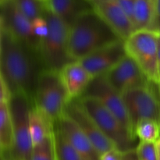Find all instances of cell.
<instances>
[{
  "mask_svg": "<svg viewBox=\"0 0 160 160\" xmlns=\"http://www.w3.org/2000/svg\"><path fill=\"white\" fill-rule=\"evenodd\" d=\"M34 101L23 92L12 94L9 102L14 131V146L1 157L13 160H31L33 143L30 131V112Z\"/></svg>",
  "mask_w": 160,
  "mask_h": 160,
  "instance_id": "cell-6",
  "label": "cell"
},
{
  "mask_svg": "<svg viewBox=\"0 0 160 160\" xmlns=\"http://www.w3.org/2000/svg\"><path fill=\"white\" fill-rule=\"evenodd\" d=\"M88 2L89 3H91V4H92V6L93 4H95V3H96V2H99V1H101V0H87Z\"/></svg>",
  "mask_w": 160,
  "mask_h": 160,
  "instance_id": "cell-33",
  "label": "cell"
},
{
  "mask_svg": "<svg viewBox=\"0 0 160 160\" xmlns=\"http://www.w3.org/2000/svg\"><path fill=\"white\" fill-rule=\"evenodd\" d=\"M122 152L117 148H112L101 156V160H121Z\"/></svg>",
  "mask_w": 160,
  "mask_h": 160,
  "instance_id": "cell-29",
  "label": "cell"
},
{
  "mask_svg": "<svg viewBox=\"0 0 160 160\" xmlns=\"http://www.w3.org/2000/svg\"><path fill=\"white\" fill-rule=\"evenodd\" d=\"M122 96L128 110L134 137L136 126L143 119L155 120L160 124L159 82L151 81L147 87L132 89L123 93Z\"/></svg>",
  "mask_w": 160,
  "mask_h": 160,
  "instance_id": "cell-7",
  "label": "cell"
},
{
  "mask_svg": "<svg viewBox=\"0 0 160 160\" xmlns=\"http://www.w3.org/2000/svg\"><path fill=\"white\" fill-rule=\"evenodd\" d=\"M117 1L134 24V10L136 0H117Z\"/></svg>",
  "mask_w": 160,
  "mask_h": 160,
  "instance_id": "cell-27",
  "label": "cell"
},
{
  "mask_svg": "<svg viewBox=\"0 0 160 160\" xmlns=\"http://www.w3.org/2000/svg\"><path fill=\"white\" fill-rule=\"evenodd\" d=\"M81 97H91L99 101L118 118L134 136L123 96L109 84L105 75L92 78Z\"/></svg>",
  "mask_w": 160,
  "mask_h": 160,
  "instance_id": "cell-9",
  "label": "cell"
},
{
  "mask_svg": "<svg viewBox=\"0 0 160 160\" xmlns=\"http://www.w3.org/2000/svg\"><path fill=\"white\" fill-rule=\"evenodd\" d=\"M31 160H56L54 131L40 143L34 145Z\"/></svg>",
  "mask_w": 160,
  "mask_h": 160,
  "instance_id": "cell-22",
  "label": "cell"
},
{
  "mask_svg": "<svg viewBox=\"0 0 160 160\" xmlns=\"http://www.w3.org/2000/svg\"><path fill=\"white\" fill-rule=\"evenodd\" d=\"M120 40L118 34L93 9H88L81 12L70 27L69 55L73 60L79 61Z\"/></svg>",
  "mask_w": 160,
  "mask_h": 160,
  "instance_id": "cell-2",
  "label": "cell"
},
{
  "mask_svg": "<svg viewBox=\"0 0 160 160\" xmlns=\"http://www.w3.org/2000/svg\"><path fill=\"white\" fill-rule=\"evenodd\" d=\"M41 2H45V3H46L47 2V1H48V0H40Z\"/></svg>",
  "mask_w": 160,
  "mask_h": 160,
  "instance_id": "cell-35",
  "label": "cell"
},
{
  "mask_svg": "<svg viewBox=\"0 0 160 160\" xmlns=\"http://www.w3.org/2000/svg\"><path fill=\"white\" fill-rule=\"evenodd\" d=\"M0 146L1 155H8L14 146V131L8 102H0Z\"/></svg>",
  "mask_w": 160,
  "mask_h": 160,
  "instance_id": "cell-18",
  "label": "cell"
},
{
  "mask_svg": "<svg viewBox=\"0 0 160 160\" xmlns=\"http://www.w3.org/2000/svg\"><path fill=\"white\" fill-rule=\"evenodd\" d=\"M1 160H13V159H9V158H5V157H1Z\"/></svg>",
  "mask_w": 160,
  "mask_h": 160,
  "instance_id": "cell-34",
  "label": "cell"
},
{
  "mask_svg": "<svg viewBox=\"0 0 160 160\" xmlns=\"http://www.w3.org/2000/svg\"><path fill=\"white\" fill-rule=\"evenodd\" d=\"M153 1H154V2H155V0H153Z\"/></svg>",
  "mask_w": 160,
  "mask_h": 160,
  "instance_id": "cell-38",
  "label": "cell"
},
{
  "mask_svg": "<svg viewBox=\"0 0 160 160\" xmlns=\"http://www.w3.org/2000/svg\"><path fill=\"white\" fill-rule=\"evenodd\" d=\"M14 1L21 12L31 21L42 17L45 5V2H42L40 0H14Z\"/></svg>",
  "mask_w": 160,
  "mask_h": 160,
  "instance_id": "cell-24",
  "label": "cell"
},
{
  "mask_svg": "<svg viewBox=\"0 0 160 160\" xmlns=\"http://www.w3.org/2000/svg\"><path fill=\"white\" fill-rule=\"evenodd\" d=\"M79 102L95 121L102 132L121 152L136 149L138 143L124 125L99 101L91 97H81Z\"/></svg>",
  "mask_w": 160,
  "mask_h": 160,
  "instance_id": "cell-5",
  "label": "cell"
},
{
  "mask_svg": "<svg viewBox=\"0 0 160 160\" xmlns=\"http://www.w3.org/2000/svg\"><path fill=\"white\" fill-rule=\"evenodd\" d=\"M42 17L46 20L48 30L41 41L38 55L44 69L59 71L64 66L73 62L69 55L68 38L70 27L53 13L45 3Z\"/></svg>",
  "mask_w": 160,
  "mask_h": 160,
  "instance_id": "cell-3",
  "label": "cell"
},
{
  "mask_svg": "<svg viewBox=\"0 0 160 160\" xmlns=\"http://www.w3.org/2000/svg\"><path fill=\"white\" fill-rule=\"evenodd\" d=\"M46 5L53 13L62 19L69 27L71 26L81 12L93 9L85 6V3L81 0H48Z\"/></svg>",
  "mask_w": 160,
  "mask_h": 160,
  "instance_id": "cell-17",
  "label": "cell"
},
{
  "mask_svg": "<svg viewBox=\"0 0 160 160\" xmlns=\"http://www.w3.org/2000/svg\"><path fill=\"white\" fill-rule=\"evenodd\" d=\"M92 7L124 42L134 32L132 21L117 0H101Z\"/></svg>",
  "mask_w": 160,
  "mask_h": 160,
  "instance_id": "cell-14",
  "label": "cell"
},
{
  "mask_svg": "<svg viewBox=\"0 0 160 160\" xmlns=\"http://www.w3.org/2000/svg\"><path fill=\"white\" fill-rule=\"evenodd\" d=\"M121 160H140L138 156L136 149H131L129 151L122 152Z\"/></svg>",
  "mask_w": 160,
  "mask_h": 160,
  "instance_id": "cell-30",
  "label": "cell"
},
{
  "mask_svg": "<svg viewBox=\"0 0 160 160\" xmlns=\"http://www.w3.org/2000/svg\"><path fill=\"white\" fill-rule=\"evenodd\" d=\"M105 77L120 95L132 89L147 87L151 81L128 55L106 73Z\"/></svg>",
  "mask_w": 160,
  "mask_h": 160,
  "instance_id": "cell-11",
  "label": "cell"
},
{
  "mask_svg": "<svg viewBox=\"0 0 160 160\" xmlns=\"http://www.w3.org/2000/svg\"><path fill=\"white\" fill-rule=\"evenodd\" d=\"M159 88H160V82H159Z\"/></svg>",
  "mask_w": 160,
  "mask_h": 160,
  "instance_id": "cell-37",
  "label": "cell"
},
{
  "mask_svg": "<svg viewBox=\"0 0 160 160\" xmlns=\"http://www.w3.org/2000/svg\"><path fill=\"white\" fill-rule=\"evenodd\" d=\"M158 78H159V82H160V34L159 35V40H158Z\"/></svg>",
  "mask_w": 160,
  "mask_h": 160,
  "instance_id": "cell-31",
  "label": "cell"
},
{
  "mask_svg": "<svg viewBox=\"0 0 160 160\" xmlns=\"http://www.w3.org/2000/svg\"><path fill=\"white\" fill-rule=\"evenodd\" d=\"M1 28L38 53L40 42L34 35L32 23L19 9L14 0L1 2Z\"/></svg>",
  "mask_w": 160,
  "mask_h": 160,
  "instance_id": "cell-10",
  "label": "cell"
},
{
  "mask_svg": "<svg viewBox=\"0 0 160 160\" xmlns=\"http://www.w3.org/2000/svg\"><path fill=\"white\" fill-rule=\"evenodd\" d=\"M156 145H157V151H158V156L157 160H160V138L156 142Z\"/></svg>",
  "mask_w": 160,
  "mask_h": 160,
  "instance_id": "cell-32",
  "label": "cell"
},
{
  "mask_svg": "<svg viewBox=\"0 0 160 160\" xmlns=\"http://www.w3.org/2000/svg\"><path fill=\"white\" fill-rule=\"evenodd\" d=\"M54 139L56 160H81L79 155L66 139L63 134L54 127Z\"/></svg>",
  "mask_w": 160,
  "mask_h": 160,
  "instance_id": "cell-23",
  "label": "cell"
},
{
  "mask_svg": "<svg viewBox=\"0 0 160 160\" xmlns=\"http://www.w3.org/2000/svg\"><path fill=\"white\" fill-rule=\"evenodd\" d=\"M152 31L160 34V0H155V19Z\"/></svg>",
  "mask_w": 160,
  "mask_h": 160,
  "instance_id": "cell-28",
  "label": "cell"
},
{
  "mask_svg": "<svg viewBox=\"0 0 160 160\" xmlns=\"http://www.w3.org/2000/svg\"><path fill=\"white\" fill-rule=\"evenodd\" d=\"M124 41L102 47L79 60L92 78L105 75L127 56Z\"/></svg>",
  "mask_w": 160,
  "mask_h": 160,
  "instance_id": "cell-13",
  "label": "cell"
},
{
  "mask_svg": "<svg viewBox=\"0 0 160 160\" xmlns=\"http://www.w3.org/2000/svg\"><path fill=\"white\" fill-rule=\"evenodd\" d=\"M1 78L11 94L23 92L34 101L38 78L44 69L39 55L6 30L0 29Z\"/></svg>",
  "mask_w": 160,
  "mask_h": 160,
  "instance_id": "cell-1",
  "label": "cell"
},
{
  "mask_svg": "<svg viewBox=\"0 0 160 160\" xmlns=\"http://www.w3.org/2000/svg\"><path fill=\"white\" fill-rule=\"evenodd\" d=\"M155 19V2L153 0H136L134 10V31H152Z\"/></svg>",
  "mask_w": 160,
  "mask_h": 160,
  "instance_id": "cell-20",
  "label": "cell"
},
{
  "mask_svg": "<svg viewBox=\"0 0 160 160\" xmlns=\"http://www.w3.org/2000/svg\"><path fill=\"white\" fill-rule=\"evenodd\" d=\"M159 34L150 30L136 31L125 41L127 54L134 59L150 81L159 82L158 40Z\"/></svg>",
  "mask_w": 160,
  "mask_h": 160,
  "instance_id": "cell-8",
  "label": "cell"
},
{
  "mask_svg": "<svg viewBox=\"0 0 160 160\" xmlns=\"http://www.w3.org/2000/svg\"><path fill=\"white\" fill-rule=\"evenodd\" d=\"M31 23L34 35L41 42V41L48 34V27L46 20L43 17H41L31 21Z\"/></svg>",
  "mask_w": 160,
  "mask_h": 160,
  "instance_id": "cell-26",
  "label": "cell"
},
{
  "mask_svg": "<svg viewBox=\"0 0 160 160\" xmlns=\"http://www.w3.org/2000/svg\"><path fill=\"white\" fill-rule=\"evenodd\" d=\"M54 127L63 134L81 160H101V155L92 142L67 116L63 114Z\"/></svg>",
  "mask_w": 160,
  "mask_h": 160,
  "instance_id": "cell-15",
  "label": "cell"
},
{
  "mask_svg": "<svg viewBox=\"0 0 160 160\" xmlns=\"http://www.w3.org/2000/svg\"><path fill=\"white\" fill-rule=\"evenodd\" d=\"M30 131L33 146L54 131V123L36 107L34 102L30 112Z\"/></svg>",
  "mask_w": 160,
  "mask_h": 160,
  "instance_id": "cell-19",
  "label": "cell"
},
{
  "mask_svg": "<svg viewBox=\"0 0 160 160\" xmlns=\"http://www.w3.org/2000/svg\"><path fill=\"white\" fill-rule=\"evenodd\" d=\"M63 114L78 125L101 156L112 148H116L112 142L104 135L92 117L84 110L78 99L70 100L66 106Z\"/></svg>",
  "mask_w": 160,
  "mask_h": 160,
  "instance_id": "cell-12",
  "label": "cell"
},
{
  "mask_svg": "<svg viewBox=\"0 0 160 160\" xmlns=\"http://www.w3.org/2000/svg\"><path fill=\"white\" fill-rule=\"evenodd\" d=\"M59 74L70 100L81 97L93 78L79 61L64 66Z\"/></svg>",
  "mask_w": 160,
  "mask_h": 160,
  "instance_id": "cell-16",
  "label": "cell"
},
{
  "mask_svg": "<svg viewBox=\"0 0 160 160\" xmlns=\"http://www.w3.org/2000/svg\"><path fill=\"white\" fill-rule=\"evenodd\" d=\"M134 135L140 142H157L160 138V124L149 119H143L138 123Z\"/></svg>",
  "mask_w": 160,
  "mask_h": 160,
  "instance_id": "cell-21",
  "label": "cell"
},
{
  "mask_svg": "<svg viewBox=\"0 0 160 160\" xmlns=\"http://www.w3.org/2000/svg\"><path fill=\"white\" fill-rule=\"evenodd\" d=\"M136 151L140 160H157L156 142H139Z\"/></svg>",
  "mask_w": 160,
  "mask_h": 160,
  "instance_id": "cell-25",
  "label": "cell"
},
{
  "mask_svg": "<svg viewBox=\"0 0 160 160\" xmlns=\"http://www.w3.org/2000/svg\"><path fill=\"white\" fill-rule=\"evenodd\" d=\"M5 1H7V0H0V2H3Z\"/></svg>",
  "mask_w": 160,
  "mask_h": 160,
  "instance_id": "cell-36",
  "label": "cell"
},
{
  "mask_svg": "<svg viewBox=\"0 0 160 160\" xmlns=\"http://www.w3.org/2000/svg\"><path fill=\"white\" fill-rule=\"evenodd\" d=\"M59 71L43 69L38 78L34 95V104L53 123L62 117L70 101Z\"/></svg>",
  "mask_w": 160,
  "mask_h": 160,
  "instance_id": "cell-4",
  "label": "cell"
}]
</instances>
